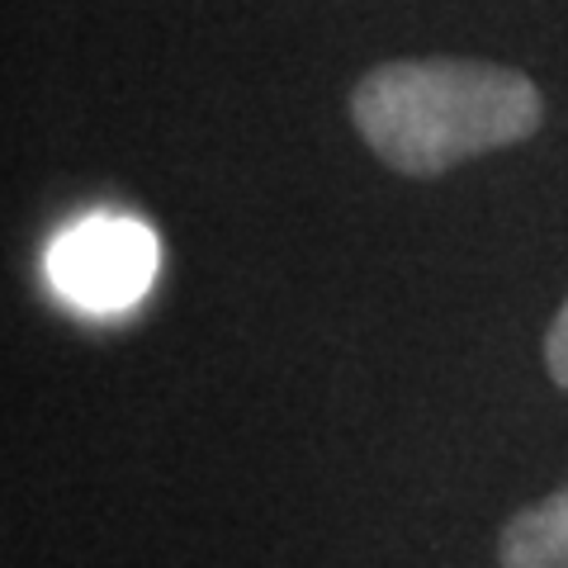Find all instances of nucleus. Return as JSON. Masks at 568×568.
Returning a JSON list of instances; mask_svg holds the SVG:
<instances>
[{
	"label": "nucleus",
	"instance_id": "obj_3",
	"mask_svg": "<svg viewBox=\"0 0 568 568\" xmlns=\"http://www.w3.org/2000/svg\"><path fill=\"white\" fill-rule=\"evenodd\" d=\"M503 568H568V484L521 507L497 540Z\"/></svg>",
	"mask_w": 568,
	"mask_h": 568
},
{
	"label": "nucleus",
	"instance_id": "obj_1",
	"mask_svg": "<svg viewBox=\"0 0 568 568\" xmlns=\"http://www.w3.org/2000/svg\"><path fill=\"white\" fill-rule=\"evenodd\" d=\"M351 119L398 175H446L459 162L517 148L545 123L540 85L517 67L474 58H398L365 71Z\"/></svg>",
	"mask_w": 568,
	"mask_h": 568
},
{
	"label": "nucleus",
	"instance_id": "obj_4",
	"mask_svg": "<svg viewBox=\"0 0 568 568\" xmlns=\"http://www.w3.org/2000/svg\"><path fill=\"white\" fill-rule=\"evenodd\" d=\"M545 365H549V379L559 388H568V298L564 308L555 313V323L545 332Z\"/></svg>",
	"mask_w": 568,
	"mask_h": 568
},
{
	"label": "nucleus",
	"instance_id": "obj_2",
	"mask_svg": "<svg viewBox=\"0 0 568 568\" xmlns=\"http://www.w3.org/2000/svg\"><path fill=\"white\" fill-rule=\"evenodd\" d=\"M156 261H162V246L142 219L95 213V219L71 223L48 246V280L67 304L85 313H119L148 294Z\"/></svg>",
	"mask_w": 568,
	"mask_h": 568
}]
</instances>
